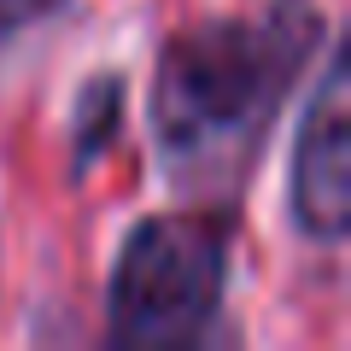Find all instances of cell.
Listing matches in <instances>:
<instances>
[{
    "label": "cell",
    "instance_id": "6da1fadb",
    "mask_svg": "<svg viewBox=\"0 0 351 351\" xmlns=\"http://www.w3.org/2000/svg\"><path fill=\"white\" fill-rule=\"evenodd\" d=\"M322 41V0H258L164 36L147 94L158 176L188 199L234 205Z\"/></svg>",
    "mask_w": 351,
    "mask_h": 351
},
{
    "label": "cell",
    "instance_id": "277c9868",
    "mask_svg": "<svg viewBox=\"0 0 351 351\" xmlns=\"http://www.w3.org/2000/svg\"><path fill=\"white\" fill-rule=\"evenodd\" d=\"M123 129V76H94V82L76 94V117H71V152L76 164H94L106 147H112V135Z\"/></svg>",
    "mask_w": 351,
    "mask_h": 351
},
{
    "label": "cell",
    "instance_id": "7a4b0ae2",
    "mask_svg": "<svg viewBox=\"0 0 351 351\" xmlns=\"http://www.w3.org/2000/svg\"><path fill=\"white\" fill-rule=\"evenodd\" d=\"M234 205L223 199L129 223L106 276V334L135 351L211 339L234 276Z\"/></svg>",
    "mask_w": 351,
    "mask_h": 351
},
{
    "label": "cell",
    "instance_id": "3957f363",
    "mask_svg": "<svg viewBox=\"0 0 351 351\" xmlns=\"http://www.w3.org/2000/svg\"><path fill=\"white\" fill-rule=\"evenodd\" d=\"M351 64L346 47H328L304 117L293 135V170H287V211L311 246H339L351 228V100H346Z\"/></svg>",
    "mask_w": 351,
    "mask_h": 351
},
{
    "label": "cell",
    "instance_id": "5b68a950",
    "mask_svg": "<svg viewBox=\"0 0 351 351\" xmlns=\"http://www.w3.org/2000/svg\"><path fill=\"white\" fill-rule=\"evenodd\" d=\"M64 6H71V0H0V53L12 47V41L36 36L41 24H53Z\"/></svg>",
    "mask_w": 351,
    "mask_h": 351
}]
</instances>
